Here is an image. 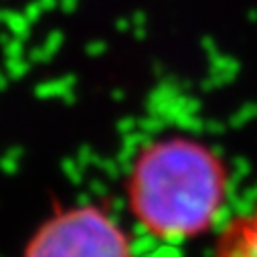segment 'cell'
I'll return each mask as SVG.
<instances>
[{
	"label": "cell",
	"instance_id": "obj_1",
	"mask_svg": "<svg viewBox=\"0 0 257 257\" xmlns=\"http://www.w3.org/2000/svg\"><path fill=\"white\" fill-rule=\"evenodd\" d=\"M229 190L225 160L188 136L156 138L138 148L125 178L132 217L156 239L178 243L209 231Z\"/></svg>",
	"mask_w": 257,
	"mask_h": 257
},
{
	"label": "cell",
	"instance_id": "obj_2",
	"mask_svg": "<svg viewBox=\"0 0 257 257\" xmlns=\"http://www.w3.org/2000/svg\"><path fill=\"white\" fill-rule=\"evenodd\" d=\"M23 257H134L119 223L97 205L57 211L29 239Z\"/></svg>",
	"mask_w": 257,
	"mask_h": 257
},
{
	"label": "cell",
	"instance_id": "obj_3",
	"mask_svg": "<svg viewBox=\"0 0 257 257\" xmlns=\"http://www.w3.org/2000/svg\"><path fill=\"white\" fill-rule=\"evenodd\" d=\"M213 257H257V205L223 227Z\"/></svg>",
	"mask_w": 257,
	"mask_h": 257
}]
</instances>
